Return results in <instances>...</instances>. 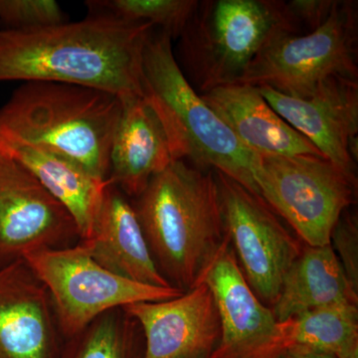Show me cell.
I'll list each match as a JSON object with an SVG mask.
<instances>
[{
  "label": "cell",
  "instance_id": "3957f363",
  "mask_svg": "<svg viewBox=\"0 0 358 358\" xmlns=\"http://www.w3.org/2000/svg\"><path fill=\"white\" fill-rule=\"evenodd\" d=\"M119 96L77 85L26 82L0 108V138L44 148L107 180Z\"/></svg>",
  "mask_w": 358,
  "mask_h": 358
},
{
  "label": "cell",
  "instance_id": "6da1fadb",
  "mask_svg": "<svg viewBox=\"0 0 358 358\" xmlns=\"http://www.w3.org/2000/svg\"><path fill=\"white\" fill-rule=\"evenodd\" d=\"M150 23L94 14L83 20L0 28V82H55L141 96L143 53Z\"/></svg>",
  "mask_w": 358,
  "mask_h": 358
},
{
  "label": "cell",
  "instance_id": "cb8c5ba5",
  "mask_svg": "<svg viewBox=\"0 0 358 358\" xmlns=\"http://www.w3.org/2000/svg\"><path fill=\"white\" fill-rule=\"evenodd\" d=\"M331 244L348 282L358 292V217L352 207L338 218L331 233Z\"/></svg>",
  "mask_w": 358,
  "mask_h": 358
},
{
  "label": "cell",
  "instance_id": "7c38bea8",
  "mask_svg": "<svg viewBox=\"0 0 358 358\" xmlns=\"http://www.w3.org/2000/svg\"><path fill=\"white\" fill-rule=\"evenodd\" d=\"M257 88L271 108L324 159L357 178L358 80L331 78L305 98L284 95L266 86Z\"/></svg>",
  "mask_w": 358,
  "mask_h": 358
},
{
  "label": "cell",
  "instance_id": "30bf717a",
  "mask_svg": "<svg viewBox=\"0 0 358 358\" xmlns=\"http://www.w3.org/2000/svg\"><path fill=\"white\" fill-rule=\"evenodd\" d=\"M80 241L74 219L24 166L0 152V268Z\"/></svg>",
  "mask_w": 358,
  "mask_h": 358
},
{
  "label": "cell",
  "instance_id": "603a6c76",
  "mask_svg": "<svg viewBox=\"0 0 358 358\" xmlns=\"http://www.w3.org/2000/svg\"><path fill=\"white\" fill-rule=\"evenodd\" d=\"M66 21L54 0H0V25L4 29H29Z\"/></svg>",
  "mask_w": 358,
  "mask_h": 358
},
{
  "label": "cell",
  "instance_id": "7a4b0ae2",
  "mask_svg": "<svg viewBox=\"0 0 358 358\" xmlns=\"http://www.w3.org/2000/svg\"><path fill=\"white\" fill-rule=\"evenodd\" d=\"M131 203L162 277L183 293L199 284L228 241L213 171L176 160Z\"/></svg>",
  "mask_w": 358,
  "mask_h": 358
},
{
  "label": "cell",
  "instance_id": "ffe728a7",
  "mask_svg": "<svg viewBox=\"0 0 358 358\" xmlns=\"http://www.w3.org/2000/svg\"><path fill=\"white\" fill-rule=\"evenodd\" d=\"M281 324L288 348L329 353L338 358L358 348L357 303L315 308Z\"/></svg>",
  "mask_w": 358,
  "mask_h": 358
},
{
  "label": "cell",
  "instance_id": "52a82bcc",
  "mask_svg": "<svg viewBox=\"0 0 358 358\" xmlns=\"http://www.w3.org/2000/svg\"><path fill=\"white\" fill-rule=\"evenodd\" d=\"M255 181L260 196L310 246L331 244L357 195V178L315 155H260Z\"/></svg>",
  "mask_w": 358,
  "mask_h": 358
},
{
  "label": "cell",
  "instance_id": "8992f818",
  "mask_svg": "<svg viewBox=\"0 0 358 358\" xmlns=\"http://www.w3.org/2000/svg\"><path fill=\"white\" fill-rule=\"evenodd\" d=\"M357 2L339 0L329 20L303 34L282 33L259 53L236 84L305 98L331 78L358 80Z\"/></svg>",
  "mask_w": 358,
  "mask_h": 358
},
{
  "label": "cell",
  "instance_id": "484cf974",
  "mask_svg": "<svg viewBox=\"0 0 358 358\" xmlns=\"http://www.w3.org/2000/svg\"><path fill=\"white\" fill-rule=\"evenodd\" d=\"M280 358H336L329 353L313 352V350H301V348H289Z\"/></svg>",
  "mask_w": 358,
  "mask_h": 358
},
{
  "label": "cell",
  "instance_id": "5bb4252c",
  "mask_svg": "<svg viewBox=\"0 0 358 358\" xmlns=\"http://www.w3.org/2000/svg\"><path fill=\"white\" fill-rule=\"evenodd\" d=\"M50 296L24 259L0 268V358H60Z\"/></svg>",
  "mask_w": 358,
  "mask_h": 358
},
{
  "label": "cell",
  "instance_id": "ac0fdd59",
  "mask_svg": "<svg viewBox=\"0 0 358 358\" xmlns=\"http://www.w3.org/2000/svg\"><path fill=\"white\" fill-rule=\"evenodd\" d=\"M0 152L20 162L76 223L80 241L91 233L109 180L96 178L74 160L44 148L1 140Z\"/></svg>",
  "mask_w": 358,
  "mask_h": 358
},
{
  "label": "cell",
  "instance_id": "d4e9b609",
  "mask_svg": "<svg viewBox=\"0 0 358 358\" xmlns=\"http://www.w3.org/2000/svg\"><path fill=\"white\" fill-rule=\"evenodd\" d=\"M339 0H289L287 10L301 34L313 31L324 24L334 13Z\"/></svg>",
  "mask_w": 358,
  "mask_h": 358
},
{
  "label": "cell",
  "instance_id": "2e32d148",
  "mask_svg": "<svg viewBox=\"0 0 358 358\" xmlns=\"http://www.w3.org/2000/svg\"><path fill=\"white\" fill-rule=\"evenodd\" d=\"M121 102L108 180L134 199L174 160L164 127L148 101L141 96H128Z\"/></svg>",
  "mask_w": 358,
  "mask_h": 358
},
{
  "label": "cell",
  "instance_id": "d6986e66",
  "mask_svg": "<svg viewBox=\"0 0 358 358\" xmlns=\"http://www.w3.org/2000/svg\"><path fill=\"white\" fill-rule=\"evenodd\" d=\"M343 303H358V292L348 282L331 244L303 243L271 310L277 322H282L308 310Z\"/></svg>",
  "mask_w": 358,
  "mask_h": 358
},
{
  "label": "cell",
  "instance_id": "8fae6325",
  "mask_svg": "<svg viewBox=\"0 0 358 358\" xmlns=\"http://www.w3.org/2000/svg\"><path fill=\"white\" fill-rule=\"evenodd\" d=\"M201 282L220 315V339L211 358H280L288 350L281 322L249 286L229 240Z\"/></svg>",
  "mask_w": 358,
  "mask_h": 358
},
{
  "label": "cell",
  "instance_id": "4fadbf2b",
  "mask_svg": "<svg viewBox=\"0 0 358 358\" xmlns=\"http://www.w3.org/2000/svg\"><path fill=\"white\" fill-rule=\"evenodd\" d=\"M124 308L143 331V358H211L217 348L220 315L206 282H200L176 298Z\"/></svg>",
  "mask_w": 358,
  "mask_h": 358
},
{
  "label": "cell",
  "instance_id": "277c9868",
  "mask_svg": "<svg viewBox=\"0 0 358 358\" xmlns=\"http://www.w3.org/2000/svg\"><path fill=\"white\" fill-rule=\"evenodd\" d=\"M143 98L157 113L174 162L220 171L259 194L260 155L248 150L202 100L176 62L173 39L152 30L143 53Z\"/></svg>",
  "mask_w": 358,
  "mask_h": 358
},
{
  "label": "cell",
  "instance_id": "9a60e30c",
  "mask_svg": "<svg viewBox=\"0 0 358 358\" xmlns=\"http://www.w3.org/2000/svg\"><path fill=\"white\" fill-rule=\"evenodd\" d=\"M79 242L96 263L120 277L148 286L173 287L155 265L133 203L110 182L91 233Z\"/></svg>",
  "mask_w": 358,
  "mask_h": 358
},
{
  "label": "cell",
  "instance_id": "e0dca14e",
  "mask_svg": "<svg viewBox=\"0 0 358 358\" xmlns=\"http://www.w3.org/2000/svg\"><path fill=\"white\" fill-rule=\"evenodd\" d=\"M200 96L238 140L256 155L324 157L307 138L271 108L257 87L227 85Z\"/></svg>",
  "mask_w": 358,
  "mask_h": 358
},
{
  "label": "cell",
  "instance_id": "7402d4cb",
  "mask_svg": "<svg viewBox=\"0 0 358 358\" xmlns=\"http://www.w3.org/2000/svg\"><path fill=\"white\" fill-rule=\"evenodd\" d=\"M94 14H108L131 22L150 23L178 39L195 8L197 0H99L87 1Z\"/></svg>",
  "mask_w": 358,
  "mask_h": 358
},
{
  "label": "cell",
  "instance_id": "ba28073f",
  "mask_svg": "<svg viewBox=\"0 0 358 358\" xmlns=\"http://www.w3.org/2000/svg\"><path fill=\"white\" fill-rule=\"evenodd\" d=\"M24 260L46 287L64 339L110 310L183 294L173 287L148 286L120 277L96 263L80 242L67 248L34 252Z\"/></svg>",
  "mask_w": 358,
  "mask_h": 358
},
{
  "label": "cell",
  "instance_id": "9c48e42d",
  "mask_svg": "<svg viewBox=\"0 0 358 358\" xmlns=\"http://www.w3.org/2000/svg\"><path fill=\"white\" fill-rule=\"evenodd\" d=\"M213 173L226 235L240 268L259 300L272 308L303 242L260 195L220 171Z\"/></svg>",
  "mask_w": 358,
  "mask_h": 358
},
{
  "label": "cell",
  "instance_id": "5b68a950",
  "mask_svg": "<svg viewBox=\"0 0 358 358\" xmlns=\"http://www.w3.org/2000/svg\"><path fill=\"white\" fill-rule=\"evenodd\" d=\"M282 33L301 34L282 0H203L178 37L176 62L195 91L236 84Z\"/></svg>",
  "mask_w": 358,
  "mask_h": 358
},
{
  "label": "cell",
  "instance_id": "44dd1931",
  "mask_svg": "<svg viewBox=\"0 0 358 358\" xmlns=\"http://www.w3.org/2000/svg\"><path fill=\"white\" fill-rule=\"evenodd\" d=\"M145 338L138 322L124 308L103 313L64 339L60 358H143Z\"/></svg>",
  "mask_w": 358,
  "mask_h": 358
}]
</instances>
